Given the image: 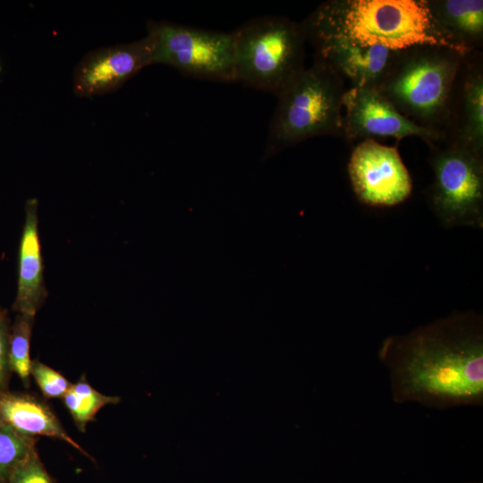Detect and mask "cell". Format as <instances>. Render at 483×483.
Returning a JSON list of instances; mask_svg holds the SVG:
<instances>
[{
    "label": "cell",
    "mask_w": 483,
    "mask_h": 483,
    "mask_svg": "<svg viewBox=\"0 0 483 483\" xmlns=\"http://www.w3.org/2000/svg\"><path fill=\"white\" fill-rule=\"evenodd\" d=\"M378 358L395 402L445 410L483 404V318L458 311L386 337Z\"/></svg>",
    "instance_id": "cell-1"
},
{
    "label": "cell",
    "mask_w": 483,
    "mask_h": 483,
    "mask_svg": "<svg viewBox=\"0 0 483 483\" xmlns=\"http://www.w3.org/2000/svg\"><path fill=\"white\" fill-rule=\"evenodd\" d=\"M301 25L313 45L342 42L395 51L440 46L467 55L438 25L427 0H331Z\"/></svg>",
    "instance_id": "cell-2"
},
{
    "label": "cell",
    "mask_w": 483,
    "mask_h": 483,
    "mask_svg": "<svg viewBox=\"0 0 483 483\" xmlns=\"http://www.w3.org/2000/svg\"><path fill=\"white\" fill-rule=\"evenodd\" d=\"M465 55L440 46L403 50L377 90L411 122L443 132Z\"/></svg>",
    "instance_id": "cell-3"
},
{
    "label": "cell",
    "mask_w": 483,
    "mask_h": 483,
    "mask_svg": "<svg viewBox=\"0 0 483 483\" xmlns=\"http://www.w3.org/2000/svg\"><path fill=\"white\" fill-rule=\"evenodd\" d=\"M343 80L315 61L277 96L267 138L265 158L308 139L342 134Z\"/></svg>",
    "instance_id": "cell-4"
},
{
    "label": "cell",
    "mask_w": 483,
    "mask_h": 483,
    "mask_svg": "<svg viewBox=\"0 0 483 483\" xmlns=\"http://www.w3.org/2000/svg\"><path fill=\"white\" fill-rule=\"evenodd\" d=\"M233 33L234 82L276 97L303 66L306 35L284 17L248 21Z\"/></svg>",
    "instance_id": "cell-5"
},
{
    "label": "cell",
    "mask_w": 483,
    "mask_h": 483,
    "mask_svg": "<svg viewBox=\"0 0 483 483\" xmlns=\"http://www.w3.org/2000/svg\"><path fill=\"white\" fill-rule=\"evenodd\" d=\"M483 153L451 141L430 158L428 201L445 228L483 227Z\"/></svg>",
    "instance_id": "cell-6"
},
{
    "label": "cell",
    "mask_w": 483,
    "mask_h": 483,
    "mask_svg": "<svg viewBox=\"0 0 483 483\" xmlns=\"http://www.w3.org/2000/svg\"><path fill=\"white\" fill-rule=\"evenodd\" d=\"M153 62L198 79L234 82L233 33L149 21Z\"/></svg>",
    "instance_id": "cell-7"
},
{
    "label": "cell",
    "mask_w": 483,
    "mask_h": 483,
    "mask_svg": "<svg viewBox=\"0 0 483 483\" xmlns=\"http://www.w3.org/2000/svg\"><path fill=\"white\" fill-rule=\"evenodd\" d=\"M357 199L370 207H393L406 200L412 182L396 147L372 140L360 141L347 165Z\"/></svg>",
    "instance_id": "cell-8"
},
{
    "label": "cell",
    "mask_w": 483,
    "mask_h": 483,
    "mask_svg": "<svg viewBox=\"0 0 483 483\" xmlns=\"http://www.w3.org/2000/svg\"><path fill=\"white\" fill-rule=\"evenodd\" d=\"M342 134L349 141L410 136L421 138L432 148L442 131L422 127L402 115L377 89L352 87L343 98Z\"/></svg>",
    "instance_id": "cell-9"
},
{
    "label": "cell",
    "mask_w": 483,
    "mask_h": 483,
    "mask_svg": "<svg viewBox=\"0 0 483 483\" xmlns=\"http://www.w3.org/2000/svg\"><path fill=\"white\" fill-rule=\"evenodd\" d=\"M153 51L154 40L148 33L130 43L89 51L74 69V93L89 97L117 90L144 67L152 64Z\"/></svg>",
    "instance_id": "cell-10"
},
{
    "label": "cell",
    "mask_w": 483,
    "mask_h": 483,
    "mask_svg": "<svg viewBox=\"0 0 483 483\" xmlns=\"http://www.w3.org/2000/svg\"><path fill=\"white\" fill-rule=\"evenodd\" d=\"M317 61L329 67L352 87L378 89L402 51L380 46H360L342 42L314 45Z\"/></svg>",
    "instance_id": "cell-11"
},
{
    "label": "cell",
    "mask_w": 483,
    "mask_h": 483,
    "mask_svg": "<svg viewBox=\"0 0 483 483\" xmlns=\"http://www.w3.org/2000/svg\"><path fill=\"white\" fill-rule=\"evenodd\" d=\"M25 217L19 245L18 280L12 309L17 313L36 315L47 297L38 233V201L27 199Z\"/></svg>",
    "instance_id": "cell-12"
},
{
    "label": "cell",
    "mask_w": 483,
    "mask_h": 483,
    "mask_svg": "<svg viewBox=\"0 0 483 483\" xmlns=\"http://www.w3.org/2000/svg\"><path fill=\"white\" fill-rule=\"evenodd\" d=\"M0 421L28 437L41 436L62 440L92 459L66 432L50 406L33 394L0 391Z\"/></svg>",
    "instance_id": "cell-13"
},
{
    "label": "cell",
    "mask_w": 483,
    "mask_h": 483,
    "mask_svg": "<svg viewBox=\"0 0 483 483\" xmlns=\"http://www.w3.org/2000/svg\"><path fill=\"white\" fill-rule=\"evenodd\" d=\"M442 30L467 54L483 38V1L427 0Z\"/></svg>",
    "instance_id": "cell-14"
},
{
    "label": "cell",
    "mask_w": 483,
    "mask_h": 483,
    "mask_svg": "<svg viewBox=\"0 0 483 483\" xmlns=\"http://www.w3.org/2000/svg\"><path fill=\"white\" fill-rule=\"evenodd\" d=\"M460 87L459 116L453 142L483 153V73L469 67Z\"/></svg>",
    "instance_id": "cell-15"
},
{
    "label": "cell",
    "mask_w": 483,
    "mask_h": 483,
    "mask_svg": "<svg viewBox=\"0 0 483 483\" xmlns=\"http://www.w3.org/2000/svg\"><path fill=\"white\" fill-rule=\"evenodd\" d=\"M77 428L84 432L89 422L106 405L120 402L117 396L101 394L94 389L83 375L62 398Z\"/></svg>",
    "instance_id": "cell-16"
},
{
    "label": "cell",
    "mask_w": 483,
    "mask_h": 483,
    "mask_svg": "<svg viewBox=\"0 0 483 483\" xmlns=\"http://www.w3.org/2000/svg\"><path fill=\"white\" fill-rule=\"evenodd\" d=\"M34 316L17 313L11 325L9 336V360L13 373L16 374L26 387L30 383L31 360L30 344Z\"/></svg>",
    "instance_id": "cell-17"
},
{
    "label": "cell",
    "mask_w": 483,
    "mask_h": 483,
    "mask_svg": "<svg viewBox=\"0 0 483 483\" xmlns=\"http://www.w3.org/2000/svg\"><path fill=\"white\" fill-rule=\"evenodd\" d=\"M37 438L22 436L0 421V481L36 452Z\"/></svg>",
    "instance_id": "cell-18"
},
{
    "label": "cell",
    "mask_w": 483,
    "mask_h": 483,
    "mask_svg": "<svg viewBox=\"0 0 483 483\" xmlns=\"http://www.w3.org/2000/svg\"><path fill=\"white\" fill-rule=\"evenodd\" d=\"M30 377L47 399L63 398L72 385L61 373L38 360H31Z\"/></svg>",
    "instance_id": "cell-19"
},
{
    "label": "cell",
    "mask_w": 483,
    "mask_h": 483,
    "mask_svg": "<svg viewBox=\"0 0 483 483\" xmlns=\"http://www.w3.org/2000/svg\"><path fill=\"white\" fill-rule=\"evenodd\" d=\"M3 483H54L37 451L21 462Z\"/></svg>",
    "instance_id": "cell-20"
},
{
    "label": "cell",
    "mask_w": 483,
    "mask_h": 483,
    "mask_svg": "<svg viewBox=\"0 0 483 483\" xmlns=\"http://www.w3.org/2000/svg\"><path fill=\"white\" fill-rule=\"evenodd\" d=\"M11 321L6 310L0 315V391L9 389L13 374L9 360Z\"/></svg>",
    "instance_id": "cell-21"
},
{
    "label": "cell",
    "mask_w": 483,
    "mask_h": 483,
    "mask_svg": "<svg viewBox=\"0 0 483 483\" xmlns=\"http://www.w3.org/2000/svg\"><path fill=\"white\" fill-rule=\"evenodd\" d=\"M4 311V309L0 308V315Z\"/></svg>",
    "instance_id": "cell-22"
},
{
    "label": "cell",
    "mask_w": 483,
    "mask_h": 483,
    "mask_svg": "<svg viewBox=\"0 0 483 483\" xmlns=\"http://www.w3.org/2000/svg\"><path fill=\"white\" fill-rule=\"evenodd\" d=\"M472 483H481V482H472Z\"/></svg>",
    "instance_id": "cell-23"
},
{
    "label": "cell",
    "mask_w": 483,
    "mask_h": 483,
    "mask_svg": "<svg viewBox=\"0 0 483 483\" xmlns=\"http://www.w3.org/2000/svg\"><path fill=\"white\" fill-rule=\"evenodd\" d=\"M0 483H3L2 481H0Z\"/></svg>",
    "instance_id": "cell-24"
}]
</instances>
